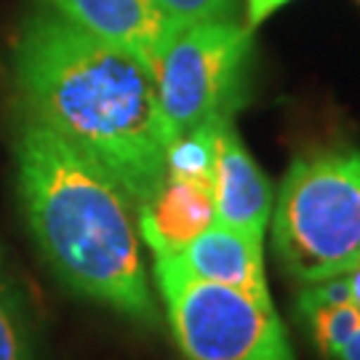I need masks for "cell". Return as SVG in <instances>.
I'll return each mask as SVG.
<instances>
[{"instance_id":"cell-1","label":"cell","mask_w":360,"mask_h":360,"mask_svg":"<svg viewBox=\"0 0 360 360\" xmlns=\"http://www.w3.org/2000/svg\"><path fill=\"white\" fill-rule=\"evenodd\" d=\"M13 77L27 117L102 166L134 211L153 200L171 144L153 67L43 8L22 25Z\"/></svg>"},{"instance_id":"cell-2","label":"cell","mask_w":360,"mask_h":360,"mask_svg":"<svg viewBox=\"0 0 360 360\" xmlns=\"http://www.w3.org/2000/svg\"><path fill=\"white\" fill-rule=\"evenodd\" d=\"M13 158L27 230L53 275L75 294L155 328L160 312L123 187L32 117L16 134Z\"/></svg>"},{"instance_id":"cell-3","label":"cell","mask_w":360,"mask_h":360,"mask_svg":"<svg viewBox=\"0 0 360 360\" xmlns=\"http://www.w3.org/2000/svg\"><path fill=\"white\" fill-rule=\"evenodd\" d=\"M272 245L283 272L302 285L360 264V150L296 155L272 206Z\"/></svg>"},{"instance_id":"cell-4","label":"cell","mask_w":360,"mask_h":360,"mask_svg":"<svg viewBox=\"0 0 360 360\" xmlns=\"http://www.w3.org/2000/svg\"><path fill=\"white\" fill-rule=\"evenodd\" d=\"M254 70V30L224 19L176 27L153 75L171 139L208 123L235 120L248 102Z\"/></svg>"},{"instance_id":"cell-5","label":"cell","mask_w":360,"mask_h":360,"mask_svg":"<svg viewBox=\"0 0 360 360\" xmlns=\"http://www.w3.org/2000/svg\"><path fill=\"white\" fill-rule=\"evenodd\" d=\"M155 283L187 360H296L272 302L198 281L174 257H155Z\"/></svg>"},{"instance_id":"cell-6","label":"cell","mask_w":360,"mask_h":360,"mask_svg":"<svg viewBox=\"0 0 360 360\" xmlns=\"http://www.w3.org/2000/svg\"><path fill=\"white\" fill-rule=\"evenodd\" d=\"M46 11L117 49L136 53L153 67L176 25L155 0H38Z\"/></svg>"},{"instance_id":"cell-7","label":"cell","mask_w":360,"mask_h":360,"mask_svg":"<svg viewBox=\"0 0 360 360\" xmlns=\"http://www.w3.org/2000/svg\"><path fill=\"white\" fill-rule=\"evenodd\" d=\"M214 203L219 224L259 240L264 238L275 206V190L270 176L245 150L235 120H224L219 126Z\"/></svg>"},{"instance_id":"cell-8","label":"cell","mask_w":360,"mask_h":360,"mask_svg":"<svg viewBox=\"0 0 360 360\" xmlns=\"http://www.w3.org/2000/svg\"><path fill=\"white\" fill-rule=\"evenodd\" d=\"M174 259L179 262L181 270L198 281L230 285L254 299L272 302L259 238L214 221L208 230L184 245L179 254H174Z\"/></svg>"},{"instance_id":"cell-9","label":"cell","mask_w":360,"mask_h":360,"mask_svg":"<svg viewBox=\"0 0 360 360\" xmlns=\"http://www.w3.org/2000/svg\"><path fill=\"white\" fill-rule=\"evenodd\" d=\"M217 221L214 187L171 179L136 211V227L153 257H174Z\"/></svg>"},{"instance_id":"cell-10","label":"cell","mask_w":360,"mask_h":360,"mask_svg":"<svg viewBox=\"0 0 360 360\" xmlns=\"http://www.w3.org/2000/svg\"><path fill=\"white\" fill-rule=\"evenodd\" d=\"M219 126L221 123L198 126L171 139L166 150V174L171 179L198 181V184L214 187Z\"/></svg>"},{"instance_id":"cell-11","label":"cell","mask_w":360,"mask_h":360,"mask_svg":"<svg viewBox=\"0 0 360 360\" xmlns=\"http://www.w3.org/2000/svg\"><path fill=\"white\" fill-rule=\"evenodd\" d=\"M0 360H35V336L27 302L0 259Z\"/></svg>"},{"instance_id":"cell-12","label":"cell","mask_w":360,"mask_h":360,"mask_svg":"<svg viewBox=\"0 0 360 360\" xmlns=\"http://www.w3.org/2000/svg\"><path fill=\"white\" fill-rule=\"evenodd\" d=\"M302 321L307 323L318 349L323 355L334 358L339 347L360 328V309L352 302H345V304H334V307L312 309L307 315H302Z\"/></svg>"},{"instance_id":"cell-13","label":"cell","mask_w":360,"mask_h":360,"mask_svg":"<svg viewBox=\"0 0 360 360\" xmlns=\"http://www.w3.org/2000/svg\"><path fill=\"white\" fill-rule=\"evenodd\" d=\"M176 27L198 25V22H224L235 19L238 0H155Z\"/></svg>"},{"instance_id":"cell-14","label":"cell","mask_w":360,"mask_h":360,"mask_svg":"<svg viewBox=\"0 0 360 360\" xmlns=\"http://www.w3.org/2000/svg\"><path fill=\"white\" fill-rule=\"evenodd\" d=\"M345 302H349L347 275H336V278H326L318 283L302 285V294L296 299V309H299V318H302L312 309L334 307V304H345Z\"/></svg>"},{"instance_id":"cell-15","label":"cell","mask_w":360,"mask_h":360,"mask_svg":"<svg viewBox=\"0 0 360 360\" xmlns=\"http://www.w3.org/2000/svg\"><path fill=\"white\" fill-rule=\"evenodd\" d=\"M291 0H245V27L257 30L259 25H264L272 13H278L285 8Z\"/></svg>"},{"instance_id":"cell-16","label":"cell","mask_w":360,"mask_h":360,"mask_svg":"<svg viewBox=\"0 0 360 360\" xmlns=\"http://www.w3.org/2000/svg\"><path fill=\"white\" fill-rule=\"evenodd\" d=\"M334 360H360V328L349 336L342 347H339V352L334 355Z\"/></svg>"},{"instance_id":"cell-17","label":"cell","mask_w":360,"mask_h":360,"mask_svg":"<svg viewBox=\"0 0 360 360\" xmlns=\"http://www.w3.org/2000/svg\"><path fill=\"white\" fill-rule=\"evenodd\" d=\"M347 283H349V302L360 309V264H355L347 272Z\"/></svg>"}]
</instances>
